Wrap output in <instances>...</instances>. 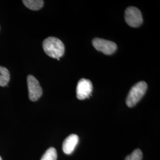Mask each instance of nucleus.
Returning a JSON list of instances; mask_svg holds the SVG:
<instances>
[{
	"label": "nucleus",
	"mask_w": 160,
	"mask_h": 160,
	"mask_svg": "<svg viewBox=\"0 0 160 160\" xmlns=\"http://www.w3.org/2000/svg\"><path fill=\"white\" fill-rule=\"evenodd\" d=\"M43 48L47 55L59 61L65 52L63 42L55 37H49L45 39L43 42Z\"/></svg>",
	"instance_id": "obj_1"
},
{
	"label": "nucleus",
	"mask_w": 160,
	"mask_h": 160,
	"mask_svg": "<svg viewBox=\"0 0 160 160\" xmlns=\"http://www.w3.org/2000/svg\"><path fill=\"white\" fill-rule=\"evenodd\" d=\"M147 90V84L144 81H140L133 86L126 98V105L129 108L134 107L143 97Z\"/></svg>",
	"instance_id": "obj_2"
},
{
	"label": "nucleus",
	"mask_w": 160,
	"mask_h": 160,
	"mask_svg": "<svg viewBox=\"0 0 160 160\" xmlns=\"http://www.w3.org/2000/svg\"><path fill=\"white\" fill-rule=\"evenodd\" d=\"M125 18L127 24L132 28H138L143 22L141 12L135 7H129L126 8Z\"/></svg>",
	"instance_id": "obj_3"
},
{
	"label": "nucleus",
	"mask_w": 160,
	"mask_h": 160,
	"mask_svg": "<svg viewBox=\"0 0 160 160\" xmlns=\"http://www.w3.org/2000/svg\"><path fill=\"white\" fill-rule=\"evenodd\" d=\"M27 81L29 90V99L32 102H36L42 96L43 93L42 88L39 81L33 75H28Z\"/></svg>",
	"instance_id": "obj_4"
},
{
	"label": "nucleus",
	"mask_w": 160,
	"mask_h": 160,
	"mask_svg": "<svg viewBox=\"0 0 160 160\" xmlns=\"http://www.w3.org/2000/svg\"><path fill=\"white\" fill-rule=\"evenodd\" d=\"M92 45L98 51L102 52L106 55H112L117 49L116 44L110 40L100 38H95L92 40Z\"/></svg>",
	"instance_id": "obj_5"
},
{
	"label": "nucleus",
	"mask_w": 160,
	"mask_h": 160,
	"mask_svg": "<svg viewBox=\"0 0 160 160\" xmlns=\"http://www.w3.org/2000/svg\"><path fill=\"white\" fill-rule=\"evenodd\" d=\"M92 91V84L89 80L82 78L77 86V97L79 100L89 98Z\"/></svg>",
	"instance_id": "obj_6"
},
{
	"label": "nucleus",
	"mask_w": 160,
	"mask_h": 160,
	"mask_svg": "<svg viewBox=\"0 0 160 160\" xmlns=\"http://www.w3.org/2000/svg\"><path fill=\"white\" fill-rule=\"evenodd\" d=\"M79 138L75 134H71L67 138L62 144V150L66 154H72L78 143Z\"/></svg>",
	"instance_id": "obj_7"
},
{
	"label": "nucleus",
	"mask_w": 160,
	"mask_h": 160,
	"mask_svg": "<svg viewBox=\"0 0 160 160\" xmlns=\"http://www.w3.org/2000/svg\"><path fill=\"white\" fill-rule=\"evenodd\" d=\"M23 2L27 8L32 10H39L44 4L42 0H24Z\"/></svg>",
	"instance_id": "obj_8"
},
{
	"label": "nucleus",
	"mask_w": 160,
	"mask_h": 160,
	"mask_svg": "<svg viewBox=\"0 0 160 160\" xmlns=\"http://www.w3.org/2000/svg\"><path fill=\"white\" fill-rule=\"evenodd\" d=\"M10 79V75L7 69L0 66V86H7Z\"/></svg>",
	"instance_id": "obj_9"
},
{
	"label": "nucleus",
	"mask_w": 160,
	"mask_h": 160,
	"mask_svg": "<svg viewBox=\"0 0 160 160\" xmlns=\"http://www.w3.org/2000/svg\"><path fill=\"white\" fill-rule=\"evenodd\" d=\"M57 152L55 148L51 147L46 150L45 153L43 155L40 160H57Z\"/></svg>",
	"instance_id": "obj_10"
},
{
	"label": "nucleus",
	"mask_w": 160,
	"mask_h": 160,
	"mask_svg": "<svg viewBox=\"0 0 160 160\" xmlns=\"http://www.w3.org/2000/svg\"><path fill=\"white\" fill-rule=\"evenodd\" d=\"M142 152L139 149L134 150L131 154L128 155L125 160H142Z\"/></svg>",
	"instance_id": "obj_11"
},
{
	"label": "nucleus",
	"mask_w": 160,
	"mask_h": 160,
	"mask_svg": "<svg viewBox=\"0 0 160 160\" xmlns=\"http://www.w3.org/2000/svg\"><path fill=\"white\" fill-rule=\"evenodd\" d=\"M0 160H2V158H1V157H0Z\"/></svg>",
	"instance_id": "obj_12"
}]
</instances>
